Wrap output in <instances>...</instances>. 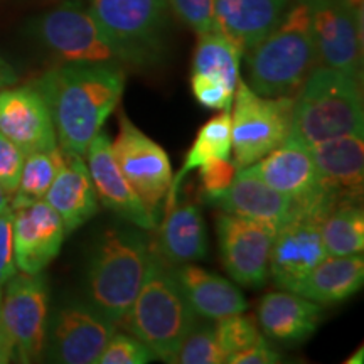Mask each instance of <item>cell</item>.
<instances>
[{
	"mask_svg": "<svg viewBox=\"0 0 364 364\" xmlns=\"http://www.w3.org/2000/svg\"><path fill=\"white\" fill-rule=\"evenodd\" d=\"M48 103L58 147L83 156L125 91L122 65H71L46 71L34 83Z\"/></svg>",
	"mask_w": 364,
	"mask_h": 364,
	"instance_id": "6da1fadb",
	"label": "cell"
},
{
	"mask_svg": "<svg viewBox=\"0 0 364 364\" xmlns=\"http://www.w3.org/2000/svg\"><path fill=\"white\" fill-rule=\"evenodd\" d=\"M317 63L307 0H295L279 24L247 51V85L262 97H295Z\"/></svg>",
	"mask_w": 364,
	"mask_h": 364,
	"instance_id": "7a4b0ae2",
	"label": "cell"
},
{
	"mask_svg": "<svg viewBox=\"0 0 364 364\" xmlns=\"http://www.w3.org/2000/svg\"><path fill=\"white\" fill-rule=\"evenodd\" d=\"M122 324L156 354V359L166 363H174L182 341L196 324V312L176 279L174 267L152 245L142 287Z\"/></svg>",
	"mask_w": 364,
	"mask_h": 364,
	"instance_id": "3957f363",
	"label": "cell"
},
{
	"mask_svg": "<svg viewBox=\"0 0 364 364\" xmlns=\"http://www.w3.org/2000/svg\"><path fill=\"white\" fill-rule=\"evenodd\" d=\"M150 241L140 228L110 226L100 233L86 267L90 304L122 324L147 270Z\"/></svg>",
	"mask_w": 364,
	"mask_h": 364,
	"instance_id": "277c9868",
	"label": "cell"
},
{
	"mask_svg": "<svg viewBox=\"0 0 364 364\" xmlns=\"http://www.w3.org/2000/svg\"><path fill=\"white\" fill-rule=\"evenodd\" d=\"M290 134L307 145L343 135H363L364 105L359 78L329 66L314 68L294 98Z\"/></svg>",
	"mask_w": 364,
	"mask_h": 364,
	"instance_id": "5b68a950",
	"label": "cell"
},
{
	"mask_svg": "<svg viewBox=\"0 0 364 364\" xmlns=\"http://www.w3.org/2000/svg\"><path fill=\"white\" fill-rule=\"evenodd\" d=\"M31 34L63 63L129 65L124 51L103 33L90 11L75 2H65L36 17Z\"/></svg>",
	"mask_w": 364,
	"mask_h": 364,
	"instance_id": "8992f818",
	"label": "cell"
},
{
	"mask_svg": "<svg viewBox=\"0 0 364 364\" xmlns=\"http://www.w3.org/2000/svg\"><path fill=\"white\" fill-rule=\"evenodd\" d=\"M295 97H262L238 81L231 113V150L238 169L257 162L290 135Z\"/></svg>",
	"mask_w": 364,
	"mask_h": 364,
	"instance_id": "52a82bcc",
	"label": "cell"
},
{
	"mask_svg": "<svg viewBox=\"0 0 364 364\" xmlns=\"http://www.w3.org/2000/svg\"><path fill=\"white\" fill-rule=\"evenodd\" d=\"M90 14L132 66L157 61L167 26V0H91Z\"/></svg>",
	"mask_w": 364,
	"mask_h": 364,
	"instance_id": "ba28073f",
	"label": "cell"
},
{
	"mask_svg": "<svg viewBox=\"0 0 364 364\" xmlns=\"http://www.w3.org/2000/svg\"><path fill=\"white\" fill-rule=\"evenodd\" d=\"M241 171L292 198L300 208H321L331 211L339 203L338 198L322 188L309 145L292 134L265 157L241 167Z\"/></svg>",
	"mask_w": 364,
	"mask_h": 364,
	"instance_id": "9c48e42d",
	"label": "cell"
},
{
	"mask_svg": "<svg viewBox=\"0 0 364 364\" xmlns=\"http://www.w3.org/2000/svg\"><path fill=\"white\" fill-rule=\"evenodd\" d=\"M112 152L136 196L159 218L161 204L172 182V167L166 150L136 129L122 112L118 115V134L112 140Z\"/></svg>",
	"mask_w": 364,
	"mask_h": 364,
	"instance_id": "30bf717a",
	"label": "cell"
},
{
	"mask_svg": "<svg viewBox=\"0 0 364 364\" xmlns=\"http://www.w3.org/2000/svg\"><path fill=\"white\" fill-rule=\"evenodd\" d=\"M0 322L16 344V359L33 363L41 358L48 332L49 289L43 272L16 273L7 282Z\"/></svg>",
	"mask_w": 364,
	"mask_h": 364,
	"instance_id": "8fae6325",
	"label": "cell"
},
{
	"mask_svg": "<svg viewBox=\"0 0 364 364\" xmlns=\"http://www.w3.org/2000/svg\"><path fill=\"white\" fill-rule=\"evenodd\" d=\"M117 324L93 304L71 302L58 309L48 322L46 354L61 364H97Z\"/></svg>",
	"mask_w": 364,
	"mask_h": 364,
	"instance_id": "7c38bea8",
	"label": "cell"
},
{
	"mask_svg": "<svg viewBox=\"0 0 364 364\" xmlns=\"http://www.w3.org/2000/svg\"><path fill=\"white\" fill-rule=\"evenodd\" d=\"M317 209H299L297 216L277 231L270 250L268 273L280 290L297 292L306 277L327 257L322 221Z\"/></svg>",
	"mask_w": 364,
	"mask_h": 364,
	"instance_id": "4fadbf2b",
	"label": "cell"
},
{
	"mask_svg": "<svg viewBox=\"0 0 364 364\" xmlns=\"http://www.w3.org/2000/svg\"><path fill=\"white\" fill-rule=\"evenodd\" d=\"M220 255L228 275L245 289H260L268 279L275 228L221 213L216 216Z\"/></svg>",
	"mask_w": 364,
	"mask_h": 364,
	"instance_id": "5bb4252c",
	"label": "cell"
},
{
	"mask_svg": "<svg viewBox=\"0 0 364 364\" xmlns=\"http://www.w3.org/2000/svg\"><path fill=\"white\" fill-rule=\"evenodd\" d=\"M307 6L321 65L361 78L363 14L339 0H307Z\"/></svg>",
	"mask_w": 364,
	"mask_h": 364,
	"instance_id": "9a60e30c",
	"label": "cell"
},
{
	"mask_svg": "<svg viewBox=\"0 0 364 364\" xmlns=\"http://www.w3.org/2000/svg\"><path fill=\"white\" fill-rule=\"evenodd\" d=\"M88 157V171L98 201L115 213L122 220L132 223L145 231L157 230L159 218L136 196L134 188L122 174L112 152V139L100 130L91 140L85 154Z\"/></svg>",
	"mask_w": 364,
	"mask_h": 364,
	"instance_id": "2e32d148",
	"label": "cell"
},
{
	"mask_svg": "<svg viewBox=\"0 0 364 364\" xmlns=\"http://www.w3.org/2000/svg\"><path fill=\"white\" fill-rule=\"evenodd\" d=\"M0 132L26 156L58 147L48 103L34 83L0 90Z\"/></svg>",
	"mask_w": 364,
	"mask_h": 364,
	"instance_id": "e0dca14e",
	"label": "cell"
},
{
	"mask_svg": "<svg viewBox=\"0 0 364 364\" xmlns=\"http://www.w3.org/2000/svg\"><path fill=\"white\" fill-rule=\"evenodd\" d=\"M65 236L63 220L44 199L12 209L14 260L21 272H43L58 257Z\"/></svg>",
	"mask_w": 364,
	"mask_h": 364,
	"instance_id": "ac0fdd59",
	"label": "cell"
},
{
	"mask_svg": "<svg viewBox=\"0 0 364 364\" xmlns=\"http://www.w3.org/2000/svg\"><path fill=\"white\" fill-rule=\"evenodd\" d=\"M204 201L235 215L275 228L277 231L297 216L300 204L289 196L272 189L257 177L238 169L230 188L215 196H206Z\"/></svg>",
	"mask_w": 364,
	"mask_h": 364,
	"instance_id": "d6986e66",
	"label": "cell"
},
{
	"mask_svg": "<svg viewBox=\"0 0 364 364\" xmlns=\"http://www.w3.org/2000/svg\"><path fill=\"white\" fill-rule=\"evenodd\" d=\"M321 184L339 201H358L364 182L363 135H343L309 145Z\"/></svg>",
	"mask_w": 364,
	"mask_h": 364,
	"instance_id": "ffe728a7",
	"label": "cell"
},
{
	"mask_svg": "<svg viewBox=\"0 0 364 364\" xmlns=\"http://www.w3.org/2000/svg\"><path fill=\"white\" fill-rule=\"evenodd\" d=\"M257 316L268 339L282 346H297L317 331L322 307L300 294L282 290L260 299Z\"/></svg>",
	"mask_w": 364,
	"mask_h": 364,
	"instance_id": "44dd1931",
	"label": "cell"
},
{
	"mask_svg": "<svg viewBox=\"0 0 364 364\" xmlns=\"http://www.w3.org/2000/svg\"><path fill=\"white\" fill-rule=\"evenodd\" d=\"M290 4L292 0H215V31L245 54L279 24Z\"/></svg>",
	"mask_w": 364,
	"mask_h": 364,
	"instance_id": "7402d4cb",
	"label": "cell"
},
{
	"mask_svg": "<svg viewBox=\"0 0 364 364\" xmlns=\"http://www.w3.org/2000/svg\"><path fill=\"white\" fill-rule=\"evenodd\" d=\"M44 201L63 220L66 233H73L98 213V198L83 156L65 154V164L54 177Z\"/></svg>",
	"mask_w": 364,
	"mask_h": 364,
	"instance_id": "603a6c76",
	"label": "cell"
},
{
	"mask_svg": "<svg viewBox=\"0 0 364 364\" xmlns=\"http://www.w3.org/2000/svg\"><path fill=\"white\" fill-rule=\"evenodd\" d=\"M174 275L196 316L218 321L248 309V300L240 287L218 273L184 263L174 267Z\"/></svg>",
	"mask_w": 364,
	"mask_h": 364,
	"instance_id": "cb8c5ba5",
	"label": "cell"
},
{
	"mask_svg": "<svg viewBox=\"0 0 364 364\" xmlns=\"http://www.w3.org/2000/svg\"><path fill=\"white\" fill-rule=\"evenodd\" d=\"M154 248L172 267L203 260L208 253V230L201 208L186 203L167 209Z\"/></svg>",
	"mask_w": 364,
	"mask_h": 364,
	"instance_id": "d4e9b609",
	"label": "cell"
},
{
	"mask_svg": "<svg viewBox=\"0 0 364 364\" xmlns=\"http://www.w3.org/2000/svg\"><path fill=\"white\" fill-rule=\"evenodd\" d=\"M364 282L363 253L346 257H327L306 277L297 292L302 297L327 306L351 299Z\"/></svg>",
	"mask_w": 364,
	"mask_h": 364,
	"instance_id": "484cf974",
	"label": "cell"
},
{
	"mask_svg": "<svg viewBox=\"0 0 364 364\" xmlns=\"http://www.w3.org/2000/svg\"><path fill=\"white\" fill-rule=\"evenodd\" d=\"M231 156V113L230 110H223L220 115L213 117L208 120L198 135H196L194 144L191 145L186 156L184 166L172 177L171 188L167 191V209L174 206L179 198L181 182L191 171L199 169L204 164L213 161V159H228Z\"/></svg>",
	"mask_w": 364,
	"mask_h": 364,
	"instance_id": "4316f807",
	"label": "cell"
},
{
	"mask_svg": "<svg viewBox=\"0 0 364 364\" xmlns=\"http://www.w3.org/2000/svg\"><path fill=\"white\" fill-rule=\"evenodd\" d=\"M240 51L230 39L218 31L199 34L193 59V73L235 91L240 81Z\"/></svg>",
	"mask_w": 364,
	"mask_h": 364,
	"instance_id": "83f0119b",
	"label": "cell"
},
{
	"mask_svg": "<svg viewBox=\"0 0 364 364\" xmlns=\"http://www.w3.org/2000/svg\"><path fill=\"white\" fill-rule=\"evenodd\" d=\"M322 240L327 255L346 257L364 250V211L358 201L344 199L322 221Z\"/></svg>",
	"mask_w": 364,
	"mask_h": 364,
	"instance_id": "f1b7e54d",
	"label": "cell"
},
{
	"mask_svg": "<svg viewBox=\"0 0 364 364\" xmlns=\"http://www.w3.org/2000/svg\"><path fill=\"white\" fill-rule=\"evenodd\" d=\"M63 164H65V152L59 147L39 150V152L26 156L19 186H17L16 193L11 196V209L29 206V204L44 199Z\"/></svg>",
	"mask_w": 364,
	"mask_h": 364,
	"instance_id": "f546056e",
	"label": "cell"
},
{
	"mask_svg": "<svg viewBox=\"0 0 364 364\" xmlns=\"http://www.w3.org/2000/svg\"><path fill=\"white\" fill-rule=\"evenodd\" d=\"M174 363L179 364H221L226 363V353L216 339L215 324H194L182 341Z\"/></svg>",
	"mask_w": 364,
	"mask_h": 364,
	"instance_id": "4dcf8cb0",
	"label": "cell"
},
{
	"mask_svg": "<svg viewBox=\"0 0 364 364\" xmlns=\"http://www.w3.org/2000/svg\"><path fill=\"white\" fill-rule=\"evenodd\" d=\"M215 322L216 339L223 351L226 353V358L230 354L248 348L260 336L255 322L252 318L245 317L243 314H235V316L218 318Z\"/></svg>",
	"mask_w": 364,
	"mask_h": 364,
	"instance_id": "1f68e13d",
	"label": "cell"
},
{
	"mask_svg": "<svg viewBox=\"0 0 364 364\" xmlns=\"http://www.w3.org/2000/svg\"><path fill=\"white\" fill-rule=\"evenodd\" d=\"M156 359L150 349L135 336L115 332L97 359V364H145Z\"/></svg>",
	"mask_w": 364,
	"mask_h": 364,
	"instance_id": "d6a6232c",
	"label": "cell"
},
{
	"mask_svg": "<svg viewBox=\"0 0 364 364\" xmlns=\"http://www.w3.org/2000/svg\"><path fill=\"white\" fill-rule=\"evenodd\" d=\"M167 4L194 33L215 31V0H167Z\"/></svg>",
	"mask_w": 364,
	"mask_h": 364,
	"instance_id": "836d02e7",
	"label": "cell"
},
{
	"mask_svg": "<svg viewBox=\"0 0 364 364\" xmlns=\"http://www.w3.org/2000/svg\"><path fill=\"white\" fill-rule=\"evenodd\" d=\"M24 159L26 154L0 132V188L6 191L9 198L19 186Z\"/></svg>",
	"mask_w": 364,
	"mask_h": 364,
	"instance_id": "e575fe53",
	"label": "cell"
},
{
	"mask_svg": "<svg viewBox=\"0 0 364 364\" xmlns=\"http://www.w3.org/2000/svg\"><path fill=\"white\" fill-rule=\"evenodd\" d=\"M191 90H193L196 102L203 107L211 108V110H230L231 103H233L235 91L228 90L226 86L203 75L191 73Z\"/></svg>",
	"mask_w": 364,
	"mask_h": 364,
	"instance_id": "d590c367",
	"label": "cell"
},
{
	"mask_svg": "<svg viewBox=\"0 0 364 364\" xmlns=\"http://www.w3.org/2000/svg\"><path fill=\"white\" fill-rule=\"evenodd\" d=\"M238 166L235 161L228 159H213L199 167V177L203 184V198L206 196H215L226 188H230L231 182L235 181Z\"/></svg>",
	"mask_w": 364,
	"mask_h": 364,
	"instance_id": "8d00e7d4",
	"label": "cell"
},
{
	"mask_svg": "<svg viewBox=\"0 0 364 364\" xmlns=\"http://www.w3.org/2000/svg\"><path fill=\"white\" fill-rule=\"evenodd\" d=\"M17 273L14 260L12 209L0 215V285H6Z\"/></svg>",
	"mask_w": 364,
	"mask_h": 364,
	"instance_id": "74e56055",
	"label": "cell"
},
{
	"mask_svg": "<svg viewBox=\"0 0 364 364\" xmlns=\"http://www.w3.org/2000/svg\"><path fill=\"white\" fill-rule=\"evenodd\" d=\"M280 361V354L272 348V344L263 336H258L248 348L226 358L228 364H275Z\"/></svg>",
	"mask_w": 364,
	"mask_h": 364,
	"instance_id": "f35d334b",
	"label": "cell"
},
{
	"mask_svg": "<svg viewBox=\"0 0 364 364\" xmlns=\"http://www.w3.org/2000/svg\"><path fill=\"white\" fill-rule=\"evenodd\" d=\"M16 358V344L6 327L0 322V364L11 363Z\"/></svg>",
	"mask_w": 364,
	"mask_h": 364,
	"instance_id": "ab89813d",
	"label": "cell"
},
{
	"mask_svg": "<svg viewBox=\"0 0 364 364\" xmlns=\"http://www.w3.org/2000/svg\"><path fill=\"white\" fill-rule=\"evenodd\" d=\"M12 83H16V73H14L12 68L0 58V90L7 88V86H11Z\"/></svg>",
	"mask_w": 364,
	"mask_h": 364,
	"instance_id": "60d3db41",
	"label": "cell"
},
{
	"mask_svg": "<svg viewBox=\"0 0 364 364\" xmlns=\"http://www.w3.org/2000/svg\"><path fill=\"white\" fill-rule=\"evenodd\" d=\"M11 211V198L6 194V191L0 188V215Z\"/></svg>",
	"mask_w": 364,
	"mask_h": 364,
	"instance_id": "b9f144b4",
	"label": "cell"
},
{
	"mask_svg": "<svg viewBox=\"0 0 364 364\" xmlns=\"http://www.w3.org/2000/svg\"><path fill=\"white\" fill-rule=\"evenodd\" d=\"M363 356H364V348L361 346L358 351H354L351 356L346 359V364H363V361H364Z\"/></svg>",
	"mask_w": 364,
	"mask_h": 364,
	"instance_id": "7bdbcfd3",
	"label": "cell"
},
{
	"mask_svg": "<svg viewBox=\"0 0 364 364\" xmlns=\"http://www.w3.org/2000/svg\"><path fill=\"white\" fill-rule=\"evenodd\" d=\"M339 2H343L344 6H348L351 11L358 12V14H363V6H364V0H339Z\"/></svg>",
	"mask_w": 364,
	"mask_h": 364,
	"instance_id": "ee69618b",
	"label": "cell"
},
{
	"mask_svg": "<svg viewBox=\"0 0 364 364\" xmlns=\"http://www.w3.org/2000/svg\"><path fill=\"white\" fill-rule=\"evenodd\" d=\"M2 297H4V290H2V285H0V307H2Z\"/></svg>",
	"mask_w": 364,
	"mask_h": 364,
	"instance_id": "f6af8a7d",
	"label": "cell"
}]
</instances>
